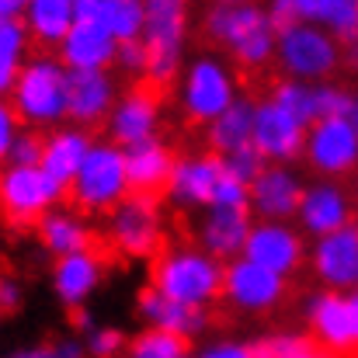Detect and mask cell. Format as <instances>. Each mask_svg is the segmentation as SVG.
<instances>
[{"label": "cell", "mask_w": 358, "mask_h": 358, "mask_svg": "<svg viewBox=\"0 0 358 358\" xmlns=\"http://www.w3.org/2000/svg\"><path fill=\"white\" fill-rule=\"evenodd\" d=\"M202 31L240 70H264L275 59L278 31L254 0H216L202 10Z\"/></svg>", "instance_id": "6da1fadb"}, {"label": "cell", "mask_w": 358, "mask_h": 358, "mask_svg": "<svg viewBox=\"0 0 358 358\" xmlns=\"http://www.w3.org/2000/svg\"><path fill=\"white\" fill-rule=\"evenodd\" d=\"M223 261L209 257L195 243H171L150 261L146 285H153L160 296L174 303L209 310L223 296Z\"/></svg>", "instance_id": "7a4b0ae2"}, {"label": "cell", "mask_w": 358, "mask_h": 358, "mask_svg": "<svg viewBox=\"0 0 358 358\" xmlns=\"http://www.w3.org/2000/svg\"><path fill=\"white\" fill-rule=\"evenodd\" d=\"M10 105L24 129L52 132L66 125V66L56 52H35L24 59Z\"/></svg>", "instance_id": "3957f363"}, {"label": "cell", "mask_w": 358, "mask_h": 358, "mask_svg": "<svg viewBox=\"0 0 358 358\" xmlns=\"http://www.w3.org/2000/svg\"><path fill=\"white\" fill-rule=\"evenodd\" d=\"M240 98L237 66L223 59L220 52H199L185 63L178 77V105L181 115L195 125L216 122L227 108H234Z\"/></svg>", "instance_id": "277c9868"}, {"label": "cell", "mask_w": 358, "mask_h": 358, "mask_svg": "<svg viewBox=\"0 0 358 358\" xmlns=\"http://www.w3.org/2000/svg\"><path fill=\"white\" fill-rule=\"evenodd\" d=\"M192 38V10L185 0H146V28H143V45L150 56L146 80L153 87H171L178 84L185 70V52Z\"/></svg>", "instance_id": "5b68a950"}, {"label": "cell", "mask_w": 358, "mask_h": 358, "mask_svg": "<svg viewBox=\"0 0 358 358\" xmlns=\"http://www.w3.org/2000/svg\"><path fill=\"white\" fill-rule=\"evenodd\" d=\"M129 195H132V188H129V174H125V150L108 139H98L94 150L87 153L84 167L77 171V178L66 188L70 209H77L87 220L91 216L108 220Z\"/></svg>", "instance_id": "8992f818"}, {"label": "cell", "mask_w": 358, "mask_h": 358, "mask_svg": "<svg viewBox=\"0 0 358 358\" xmlns=\"http://www.w3.org/2000/svg\"><path fill=\"white\" fill-rule=\"evenodd\" d=\"M66 188L42 167H0V223L10 230H31L59 209Z\"/></svg>", "instance_id": "52a82bcc"}, {"label": "cell", "mask_w": 358, "mask_h": 358, "mask_svg": "<svg viewBox=\"0 0 358 358\" xmlns=\"http://www.w3.org/2000/svg\"><path fill=\"white\" fill-rule=\"evenodd\" d=\"M105 240L129 261H153L167 240L160 195H129L105 220Z\"/></svg>", "instance_id": "ba28073f"}, {"label": "cell", "mask_w": 358, "mask_h": 358, "mask_svg": "<svg viewBox=\"0 0 358 358\" xmlns=\"http://www.w3.org/2000/svg\"><path fill=\"white\" fill-rule=\"evenodd\" d=\"M275 63L282 77L303 80V84H327L341 70V45L317 24L296 21L278 31Z\"/></svg>", "instance_id": "9c48e42d"}, {"label": "cell", "mask_w": 358, "mask_h": 358, "mask_svg": "<svg viewBox=\"0 0 358 358\" xmlns=\"http://www.w3.org/2000/svg\"><path fill=\"white\" fill-rule=\"evenodd\" d=\"M289 296V278L247 261V257H237L223 268V303L237 313H247V317H264L271 310H278Z\"/></svg>", "instance_id": "30bf717a"}, {"label": "cell", "mask_w": 358, "mask_h": 358, "mask_svg": "<svg viewBox=\"0 0 358 358\" xmlns=\"http://www.w3.org/2000/svg\"><path fill=\"white\" fill-rule=\"evenodd\" d=\"M355 209V192H348L345 181L313 178L303 188V202H299V213H296V230L310 240L331 237V234L358 223Z\"/></svg>", "instance_id": "8fae6325"}, {"label": "cell", "mask_w": 358, "mask_h": 358, "mask_svg": "<svg viewBox=\"0 0 358 358\" xmlns=\"http://www.w3.org/2000/svg\"><path fill=\"white\" fill-rule=\"evenodd\" d=\"M303 164L327 181L358 174V129L348 119H324L306 129Z\"/></svg>", "instance_id": "7c38bea8"}, {"label": "cell", "mask_w": 358, "mask_h": 358, "mask_svg": "<svg viewBox=\"0 0 358 358\" xmlns=\"http://www.w3.org/2000/svg\"><path fill=\"white\" fill-rule=\"evenodd\" d=\"M122 98L112 70H66V122L94 132L105 125Z\"/></svg>", "instance_id": "4fadbf2b"}, {"label": "cell", "mask_w": 358, "mask_h": 358, "mask_svg": "<svg viewBox=\"0 0 358 358\" xmlns=\"http://www.w3.org/2000/svg\"><path fill=\"white\" fill-rule=\"evenodd\" d=\"M303 317H306L310 338L324 352H331L338 358L358 352V331L352 306H348V292H327V289L313 292L303 306Z\"/></svg>", "instance_id": "5bb4252c"}, {"label": "cell", "mask_w": 358, "mask_h": 358, "mask_svg": "<svg viewBox=\"0 0 358 358\" xmlns=\"http://www.w3.org/2000/svg\"><path fill=\"white\" fill-rule=\"evenodd\" d=\"M306 268L327 292H355L358 289V223L331 234V237L310 240Z\"/></svg>", "instance_id": "9a60e30c"}, {"label": "cell", "mask_w": 358, "mask_h": 358, "mask_svg": "<svg viewBox=\"0 0 358 358\" xmlns=\"http://www.w3.org/2000/svg\"><path fill=\"white\" fill-rule=\"evenodd\" d=\"M220 174H223V160L213 157L209 150L206 153H178L174 171L164 188V199L181 213H206L213 206Z\"/></svg>", "instance_id": "2e32d148"}, {"label": "cell", "mask_w": 358, "mask_h": 358, "mask_svg": "<svg viewBox=\"0 0 358 358\" xmlns=\"http://www.w3.org/2000/svg\"><path fill=\"white\" fill-rule=\"evenodd\" d=\"M303 188L306 181L299 178L296 167L268 164L250 185V209H247L250 220L254 223H296Z\"/></svg>", "instance_id": "e0dca14e"}, {"label": "cell", "mask_w": 358, "mask_h": 358, "mask_svg": "<svg viewBox=\"0 0 358 358\" xmlns=\"http://www.w3.org/2000/svg\"><path fill=\"white\" fill-rule=\"evenodd\" d=\"M306 250H310V243L296 230V223H254L250 237L243 243L247 261H254L282 278H292L306 264Z\"/></svg>", "instance_id": "ac0fdd59"}, {"label": "cell", "mask_w": 358, "mask_h": 358, "mask_svg": "<svg viewBox=\"0 0 358 358\" xmlns=\"http://www.w3.org/2000/svg\"><path fill=\"white\" fill-rule=\"evenodd\" d=\"M160 125H164V105L150 87H129L122 91V98L115 101L112 115L105 122L108 143H115L122 150L160 139Z\"/></svg>", "instance_id": "d6986e66"}, {"label": "cell", "mask_w": 358, "mask_h": 358, "mask_svg": "<svg viewBox=\"0 0 358 358\" xmlns=\"http://www.w3.org/2000/svg\"><path fill=\"white\" fill-rule=\"evenodd\" d=\"M250 146L268 160V164H285L292 167L296 160H303V146H306V125L285 115L278 105H271L268 98L254 101V136Z\"/></svg>", "instance_id": "ffe728a7"}, {"label": "cell", "mask_w": 358, "mask_h": 358, "mask_svg": "<svg viewBox=\"0 0 358 358\" xmlns=\"http://www.w3.org/2000/svg\"><path fill=\"white\" fill-rule=\"evenodd\" d=\"M250 213H240V209H220V206H209L206 213H199L195 227H192V237L195 247L206 250L209 257L230 264L243 257V243L250 237Z\"/></svg>", "instance_id": "44dd1931"}, {"label": "cell", "mask_w": 358, "mask_h": 358, "mask_svg": "<svg viewBox=\"0 0 358 358\" xmlns=\"http://www.w3.org/2000/svg\"><path fill=\"white\" fill-rule=\"evenodd\" d=\"M136 317L150 327V331H164V334H174L181 341H192V338H202L209 331V310H195V306H185V303H174L167 296H160L153 285H143L136 292V303H132Z\"/></svg>", "instance_id": "7402d4cb"}, {"label": "cell", "mask_w": 358, "mask_h": 358, "mask_svg": "<svg viewBox=\"0 0 358 358\" xmlns=\"http://www.w3.org/2000/svg\"><path fill=\"white\" fill-rule=\"evenodd\" d=\"M52 292L56 299L73 313V310H84L91 303V296L101 289L105 282V261L101 254L94 250H84V254H70V257H59L52 261Z\"/></svg>", "instance_id": "603a6c76"}, {"label": "cell", "mask_w": 358, "mask_h": 358, "mask_svg": "<svg viewBox=\"0 0 358 358\" xmlns=\"http://www.w3.org/2000/svg\"><path fill=\"white\" fill-rule=\"evenodd\" d=\"M115 52L119 42L98 28L94 21H73L70 35L56 49V59L66 70H115Z\"/></svg>", "instance_id": "cb8c5ba5"}, {"label": "cell", "mask_w": 358, "mask_h": 358, "mask_svg": "<svg viewBox=\"0 0 358 358\" xmlns=\"http://www.w3.org/2000/svg\"><path fill=\"white\" fill-rule=\"evenodd\" d=\"M98 136L77 125H59L52 132H45V146H42V171L49 178H56L63 188H70V181L77 178V171L84 167L87 153L94 150Z\"/></svg>", "instance_id": "d4e9b609"}, {"label": "cell", "mask_w": 358, "mask_h": 358, "mask_svg": "<svg viewBox=\"0 0 358 358\" xmlns=\"http://www.w3.org/2000/svg\"><path fill=\"white\" fill-rule=\"evenodd\" d=\"M174 160H178V153L167 139H150V143L129 146L125 150V174H129L132 195H160L167 188Z\"/></svg>", "instance_id": "484cf974"}, {"label": "cell", "mask_w": 358, "mask_h": 358, "mask_svg": "<svg viewBox=\"0 0 358 358\" xmlns=\"http://www.w3.org/2000/svg\"><path fill=\"white\" fill-rule=\"evenodd\" d=\"M77 21H94L115 42H136L146 28V0H73Z\"/></svg>", "instance_id": "4316f807"}, {"label": "cell", "mask_w": 358, "mask_h": 358, "mask_svg": "<svg viewBox=\"0 0 358 358\" xmlns=\"http://www.w3.org/2000/svg\"><path fill=\"white\" fill-rule=\"evenodd\" d=\"M35 240L42 243L45 254H52V261L70 257V254H84L94 250V230L87 223V216H80L70 206L52 209L38 227H35Z\"/></svg>", "instance_id": "83f0119b"}, {"label": "cell", "mask_w": 358, "mask_h": 358, "mask_svg": "<svg viewBox=\"0 0 358 358\" xmlns=\"http://www.w3.org/2000/svg\"><path fill=\"white\" fill-rule=\"evenodd\" d=\"M24 28L31 45H42L45 52H56L63 45V38L70 35L77 14H73V0H28L24 7Z\"/></svg>", "instance_id": "f1b7e54d"}, {"label": "cell", "mask_w": 358, "mask_h": 358, "mask_svg": "<svg viewBox=\"0 0 358 358\" xmlns=\"http://www.w3.org/2000/svg\"><path fill=\"white\" fill-rule=\"evenodd\" d=\"M296 17L324 28L341 49L358 42V0H296Z\"/></svg>", "instance_id": "f546056e"}, {"label": "cell", "mask_w": 358, "mask_h": 358, "mask_svg": "<svg viewBox=\"0 0 358 358\" xmlns=\"http://www.w3.org/2000/svg\"><path fill=\"white\" fill-rule=\"evenodd\" d=\"M250 136H254V101L240 94L237 105L227 108L216 122L206 125V146L213 157H230L243 146H250Z\"/></svg>", "instance_id": "4dcf8cb0"}, {"label": "cell", "mask_w": 358, "mask_h": 358, "mask_svg": "<svg viewBox=\"0 0 358 358\" xmlns=\"http://www.w3.org/2000/svg\"><path fill=\"white\" fill-rule=\"evenodd\" d=\"M271 105H278L285 115L299 122V125H313L317 122V98H313V84H303V80H289V77H278L268 94H264Z\"/></svg>", "instance_id": "1f68e13d"}, {"label": "cell", "mask_w": 358, "mask_h": 358, "mask_svg": "<svg viewBox=\"0 0 358 358\" xmlns=\"http://www.w3.org/2000/svg\"><path fill=\"white\" fill-rule=\"evenodd\" d=\"M257 358H338L324 352L310 334H292V331H271L250 341Z\"/></svg>", "instance_id": "d6a6232c"}, {"label": "cell", "mask_w": 358, "mask_h": 358, "mask_svg": "<svg viewBox=\"0 0 358 358\" xmlns=\"http://www.w3.org/2000/svg\"><path fill=\"white\" fill-rule=\"evenodd\" d=\"M185 355H188V341H181L174 334H164V331H150V327L132 334L129 348H125V358H185Z\"/></svg>", "instance_id": "836d02e7"}, {"label": "cell", "mask_w": 358, "mask_h": 358, "mask_svg": "<svg viewBox=\"0 0 358 358\" xmlns=\"http://www.w3.org/2000/svg\"><path fill=\"white\" fill-rule=\"evenodd\" d=\"M28 52H31V38H28L24 21L21 17H0V59L24 66Z\"/></svg>", "instance_id": "e575fe53"}, {"label": "cell", "mask_w": 358, "mask_h": 358, "mask_svg": "<svg viewBox=\"0 0 358 358\" xmlns=\"http://www.w3.org/2000/svg\"><path fill=\"white\" fill-rule=\"evenodd\" d=\"M125 348H129L125 331H122V327H112V324H98V327L84 338L87 358H119Z\"/></svg>", "instance_id": "d590c367"}, {"label": "cell", "mask_w": 358, "mask_h": 358, "mask_svg": "<svg viewBox=\"0 0 358 358\" xmlns=\"http://www.w3.org/2000/svg\"><path fill=\"white\" fill-rule=\"evenodd\" d=\"M313 98H317V122L345 119V115H348L352 91H345L341 84H334V80H327V84H313Z\"/></svg>", "instance_id": "8d00e7d4"}, {"label": "cell", "mask_w": 358, "mask_h": 358, "mask_svg": "<svg viewBox=\"0 0 358 358\" xmlns=\"http://www.w3.org/2000/svg\"><path fill=\"white\" fill-rule=\"evenodd\" d=\"M268 167V160L254 150V146H243L237 153H230V157H223V174H230V178H237L240 185H254L257 181V174Z\"/></svg>", "instance_id": "74e56055"}, {"label": "cell", "mask_w": 358, "mask_h": 358, "mask_svg": "<svg viewBox=\"0 0 358 358\" xmlns=\"http://www.w3.org/2000/svg\"><path fill=\"white\" fill-rule=\"evenodd\" d=\"M42 146H45V132L21 129L14 146H10L7 167H42Z\"/></svg>", "instance_id": "f35d334b"}, {"label": "cell", "mask_w": 358, "mask_h": 358, "mask_svg": "<svg viewBox=\"0 0 358 358\" xmlns=\"http://www.w3.org/2000/svg\"><path fill=\"white\" fill-rule=\"evenodd\" d=\"M146 66H150V56H146V45L136 38V42H119V52H115V70L129 80H146Z\"/></svg>", "instance_id": "ab89813d"}, {"label": "cell", "mask_w": 358, "mask_h": 358, "mask_svg": "<svg viewBox=\"0 0 358 358\" xmlns=\"http://www.w3.org/2000/svg\"><path fill=\"white\" fill-rule=\"evenodd\" d=\"M7 358H87L84 352V341L77 338H59V341H45V345H28V348H17Z\"/></svg>", "instance_id": "60d3db41"}, {"label": "cell", "mask_w": 358, "mask_h": 358, "mask_svg": "<svg viewBox=\"0 0 358 358\" xmlns=\"http://www.w3.org/2000/svg\"><path fill=\"white\" fill-rule=\"evenodd\" d=\"M213 206L247 213V209H250V188H247V185H240L237 178H230V174H220L216 192H213Z\"/></svg>", "instance_id": "b9f144b4"}, {"label": "cell", "mask_w": 358, "mask_h": 358, "mask_svg": "<svg viewBox=\"0 0 358 358\" xmlns=\"http://www.w3.org/2000/svg\"><path fill=\"white\" fill-rule=\"evenodd\" d=\"M195 358H257L254 355V345L250 341H240V338H216V341H206Z\"/></svg>", "instance_id": "7bdbcfd3"}, {"label": "cell", "mask_w": 358, "mask_h": 358, "mask_svg": "<svg viewBox=\"0 0 358 358\" xmlns=\"http://www.w3.org/2000/svg\"><path fill=\"white\" fill-rule=\"evenodd\" d=\"M21 129H24V125L17 119L14 105H10V101H0V167H7L10 146H14V139H17Z\"/></svg>", "instance_id": "ee69618b"}, {"label": "cell", "mask_w": 358, "mask_h": 358, "mask_svg": "<svg viewBox=\"0 0 358 358\" xmlns=\"http://www.w3.org/2000/svg\"><path fill=\"white\" fill-rule=\"evenodd\" d=\"M21 299H24V289H21V282H17L10 271H0V317L14 313V310L21 306Z\"/></svg>", "instance_id": "f6af8a7d"}, {"label": "cell", "mask_w": 358, "mask_h": 358, "mask_svg": "<svg viewBox=\"0 0 358 358\" xmlns=\"http://www.w3.org/2000/svg\"><path fill=\"white\" fill-rule=\"evenodd\" d=\"M264 14H268V21H271L275 31H282V28H289V24L299 21L296 17V0H271V3H264Z\"/></svg>", "instance_id": "bcb514c9"}, {"label": "cell", "mask_w": 358, "mask_h": 358, "mask_svg": "<svg viewBox=\"0 0 358 358\" xmlns=\"http://www.w3.org/2000/svg\"><path fill=\"white\" fill-rule=\"evenodd\" d=\"M17 73H21V66H17V63L0 59V101H10L14 84H17Z\"/></svg>", "instance_id": "7dc6e473"}, {"label": "cell", "mask_w": 358, "mask_h": 358, "mask_svg": "<svg viewBox=\"0 0 358 358\" xmlns=\"http://www.w3.org/2000/svg\"><path fill=\"white\" fill-rule=\"evenodd\" d=\"M70 320H73V331H77V334H84V338H87V334L94 331V327H98L87 306H84V310H73V313H70Z\"/></svg>", "instance_id": "c3c4849f"}, {"label": "cell", "mask_w": 358, "mask_h": 358, "mask_svg": "<svg viewBox=\"0 0 358 358\" xmlns=\"http://www.w3.org/2000/svg\"><path fill=\"white\" fill-rule=\"evenodd\" d=\"M24 7L21 0H0V17H24Z\"/></svg>", "instance_id": "681fc988"}, {"label": "cell", "mask_w": 358, "mask_h": 358, "mask_svg": "<svg viewBox=\"0 0 358 358\" xmlns=\"http://www.w3.org/2000/svg\"><path fill=\"white\" fill-rule=\"evenodd\" d=\"M341 66H348L352 73H358V42L348 45V49H341Z\"/></svg>", "instance_id": "f907efd6"}, {"label": "cell", "mask_w": 358, "mask_h": 358, "mask_svg": "<svg viewBox=\"0 0 358 358\" xmlns=\"http://www.w3.org/2000/svg\"><path fill=\"white\" fill-rule=\"evenodd\" d=\"M345 119L358 129V91H352V105H348V115H345Z\"/></svg>", "instance_id": "816d5d0a"}, {"label": "cell", "mask_w": 358, "mask_h": 358, "mask_svg": "<svg viewBox=\"0 0 358 358\" xmlns=\"http://www.w3.org/2000/svg\"><path fill=\"white\" fill-rule=\"evenodd\" d=\"M348 306H352V317H355V331H358V289L348 292Z\"/></svg>", "instance_id": "f5cc1de1"}, {"label": "cell", "mask_w": 358, "mask_h": 358, "mask_svg": "<svg viewBox=\"0 0 358 358\" xmlns=\"http://www.w3.org/2000/svg\"><path fill=\"white\" fill-rule=\"evenodd\" d=\"M3 254H7V234H3V223H0V261H3Z\"/></svg>", "instance_id": "db71d44e"}, {"label": "cell", "mask_w": 358, "mask_h": 358, "mask_svg": "<svg viewBox=\"0 0 358 358\" xmlns=\"http://www.w3.org/2000/svg\"><path fill=\"white\" fill-rule=\"evenodd\" d=\"M355 202H358V174H355Z\"/></svg>", "instance_id": "11a10c76"}, {"label": "cell", "mask_w": 358, "mask_h": 358, "mask_svg": "<svg viewBox=\"0 0 358 358\" xmlns=\"http://www.w3.org/2000/svg\"><path fill=\"white\" fill-rule=\"evenodd\" d=\"M185 358H195V355H185Z\"/></svg>", "instance_id": "9f6ffc18"}, {"label": "cell", "mask_w": 358, "mask_h": 358, "mask_svg": "<svg viewBox=\"0 0 358 358\" xmlns=\"http://www.w3.org/2000/svg\"><path fill=\"white\" fill-rule=\"evenodd\" d=\"M0 320H3V317H0Z\"/></svg>", "instance_id": "6f0895ef"}]
</instances>
